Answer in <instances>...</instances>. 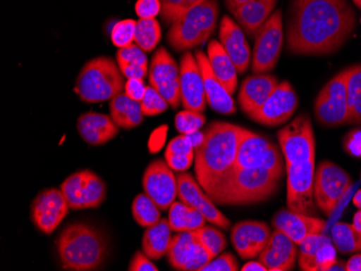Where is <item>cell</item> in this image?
Wrapping results in <instances>:
<instances>
[{
    "label": "cell",
    "mask_w": 361,
    "mask_h": 271,
    "mask_svg": "<svg viewBox=\"0 0 361 271\" xmlns=\"http://www.w3.org/2000/svg\"><path fill=\"white\" fill-rule=\"evenodd\" d=\"M70 211L62 190L49 188L38 194L32 204V220L46 234H51Z\"/></svg>",
    "instance_id": "15"
},
{
    "label": "cell",
    "mask_w": 361,
    "mask_h": 271,
    "mask_svg": "<svg viewBox=\"0 0 361 271\" xmlns=\"http://www.w3.org/2000/svg\"><path fill=\"white\" fill-rule=\"evenodd\" d=\"M252 52V72L265 74L277 66L283 46V13L281 10L273 12L255 35Z\"/></svg>",
    "instance_id": "8"
},
{
    "label": "cell",
    "mask_w": 361,
    "mask_h": 271,
    "mask_svg": "<svg viewBox=\"0 0 361 271\" xmlns=\"http://www.w3.org/2000/svg\"><path fill=\"white\" fill-rule=\"evenodd\" d=\"M271 234V228L265 222L243 220L233 227L231 239L243 260H253L264 250Z\"/></svg>",
    "instance_id": "19"
},
{
    "label": "cell",
    "mask_w": 361,
    "mask_h": 271,
    "mask_svg": "<svg viewBox=\"0 0 361 271\" xmlns=\"http://www.w3.org/2000/svg\"><path fill=\"white\" fill-rule=\"evenodd\" d=\"M336 260V248L332 242L322 246L312 258L299 262V266L304 271H328Z\"/></svg>",
    "instance_id": "39"
},
{
    "label": "cell",
    "mask_w": 361,
    "mask_h": 271,
    "mask_svg": "<svg viewBox=\"0 0 361 271\" xmlns=\"http://www.w3.org/2000/svg\"><path fill=\"white\" fill-rule=\"evenodd\" d=\"M160 11V0H137L135 4V13L140 19H155Z\"/></svg>",
    "instance_id": "48"
},
{
    "label": "cell",
    "mask_w": 361,
    "mask_h": 271,
    "mask_svg": "<svg viewBox=\"0 0 361 271\" xmlns=\"http://www.w3.org/2000/svg\"><path fill=\"white\" fill-rule=\"evenodd\" d=\"M343 149L352 157L361 158V129L350 130L344 137Z\"/></svg>",
    "instance_id": "49"
},
{
    "label": "cell",
    "mask_w": 361,
    "mask_h": 271,
    "mask_svg": "<svg viewBox=\"0 0 361 271\" xmlns=\"http://www.w3.org/2000/svg\"><path fill=\"white\" fill-rule=\"evenodd\" d=\"M262 167L271 172L277 179H283L285 172L287 173L286 163H283V157L277 145L271 143L267 153H265L264 160L262 163Z\"/></svg>",
    "instance_id": "43"
},
{
    "label": "cell",
    "mask_w": 361,
    "mask_h": 271,
    "mask_svg": "<svg viewBox=\"0 0 361 271\" xmlns=\"http://www.w3.org/2000/svg\"><path fill=\"white\" fill-rule=\"evenodd\" d=\"M277 77L255 74L243 80L238 94L241 111L250 117L267 103L271 93L277 88Z\"/></svg>",
    "instance_id": "23"
},
{
    "label": "cell",
    "mask_w": 361,
    "mask_h": 271,
    "mask_svg": "<svg viewBox=\"0 0 361 271\" xmlns=\"http://www.w3.org/2000/svg\"><path fill=\"white\" fill-rule=\"evenodd\" d=\"M169 104L166 99L153 87L146 88L145 95L141 101L142 113L144 116H157L167 111Z\"/></svg>",
    "instance_id": "42"
},
{
    "label": "cell",
    "mask_w": 361,
    "mask_h": 271,
    "mask_svg": "<svg viewBox=\"0 0 361 271\" xmlns=\"http://www.w3.org/2000/svg\"><path fill=\"white\" fill-rule=\"evenodd\" d=\"M348 101L350 123L361 125V64L348 68Z\"/></svg>",
    "instance_id": "34"
},
{
    "label": "cell",
    "mask_w": 361,
    "mask_h": 271,
    "mask_svg": "<svg viewBox=\"0 0 361 271\" xmlns=\"http://www.w3.org/2000/svg\"><path fill=\"white\" fill-rule=\"evenodd\" d=\"M348 68L341 70L318 93L314 113L320 125L338 127L350 123L348 101Z\"/></svg>",
    "instance_id": "7"
},
{
    "label": "cell",
    "mask_w": 361,
    "mask_h": 271,
    "mask_svg": "<svg viewBox=\"0 0 361 271\" xmlns=\"http://www.w3.org/2000/svg\"></svg>",
    "instance_id": "62"
},
{
    "label": "cell",
    "mask_w": 361,
    "mask_h": 271,
    "mask_svg": "<svg viewBox=\"0 0 361 271\" xmlns=\"http://www.w3.org/2000/svg\"><path fill=\"white\" fill-rule=\"evenodd\" d=\"M353 225L361 232V209H359V211L357 212L354 215V222H353Z\"/></svg>",
    "instance_id": "58"
},
{
    "label": "cell",
    "mask_w": 361,
    "mask_h": 271,
    "mask_svg": "<svg viewBox=\"0 0 361 271\" xmlns=\"http://www.w3.org/2000/svg\"><path fill=\"white\" fill-rule=\"evenodd\" d=\"M170 227L173 232H195L204 226L206 218L192 206L182 201H174L170 206L169 216Z\"/></svg>",
    "instance_id": "31"
},
{
    "label": "cell",
    "mask_w": 361,
    "mask_h": 271,
    "mask_svg": "<svg viewBox=\"0 0 361 271\" xmlns=\"http://www.w3.org/2000/svg\"><path fill=\"white\" fill-rule=\"evenodd\" d=\"M70 209H97L106 199V185L90 170L75 172L61 185Z\"/></svg>",
    "instance_id": "11"
},
{
    "label": "cell",
    "mask_w": 361,
    "mask_h": 271,
    "mask_svg": "<svg viewBox=\"0 0 361 271\" xmlns=\"http://www.w3.org/2000/svg\"><path fill=\"white\" fill-rule=\"evenodd\" d=\"M125 84V76L118 64L109 56H97L81 68L74 91L84 102L101 103L123 92Z\"/></svg>",
    "instance_id": "5"
},
{
    "label": "cell",
    "mask_w": 361,
    "mask_h": 271,
    "mask_svg": "<svg viewBox=\"0 0 361 271\" xmlns=\"http://www.w3.org/2000/svg\"><path fill=\"white\" fill-rule=\"evenodd\" d=\"M286 165L315 159L316 143L310 117L301 114L277 133Z\"/></svg>",
    "instance_id": "10"
},
{
    "label": "cell",
    "mask_w": 361,
    "mask_h": 271,
    "mask_svg": "<svg viewBox=\"0 0 361 271\" xmlns=\"http://www.w3.org/2000/svg\"><path fill=\"white\" fill-rule=\"evenodd\" d=\"M332 242L341 254L361 252V232L348 222H336L332 228Z\"/></svg>",
    "instance_id": "33"
},
{
    "label": "cell",
    "mask_w": 361,
    "mask_h": 271,
    "mask_svg": "<svg viewBox=\"0 0 361 271\" xmlns=\"http://www.w3.org/2000/svg\"><path fill=\"white\" fill-rule=\"evenodd\" d=\"M207 56H208L213 74L216 75L219 82L223 84L229 94H234L238 86V78H237L238 72L222 44L218 40H211L208 44Z\"/></svg>",
    "instance_id": "28"
},
{
    "label": "cell",
    "mask_w": 361,
    "mask_h": 271,
    "mask_svg": "<svg viewBox=\"0 0 361 271\" xmlns=\"http://www.w3.org/2000/svg\"><path fill=\"white\" fill-rule=\"evenodd\" d=\"M220 44L234 63L239 74L248 70L251 63L250 44L245 38L243 28L228 15H224L220 24Z\"/></svg>",
    "instance_id": "20"
},
{
    "label": "cell",
    "mask_w": 361,
    "mask_h": 271,
    "mask_svg": "<svg viewBox=\"0 0 361 271\" xmlns=\"http://www.w3.org/2000/svg\"><path fill=\"white\" fill-rule=\"evenodd\" d=\"M62 267L68 270L91 271L102 266L106 241L95 228L76 222L64 228L56 241Z\"/></svg>",
    "instance_id": "3"
},
{
    "label": "cell",
    "mask_w": 361,
    "mask_h": 271,
    "mask_svg": "<svg viewBox=\"0 0 361 271\" xmlns=\"http://www.w3.org/2000/svg\"><path fill=\"white\" fill-rule=\"evenodd\" d=\"M271 143V141H269L267 137L245 129L240 141H239L236 161H235L232 172L262 167L265 153H267Z\"/></svg>",
    "instance_id": "26"
},
{
    "label": "cell",
    "mask_w": 361,
    "mask_h": 271,
    "mask_svg": "<svg viewBox=\"0 0 361 271\" xmlns=\"http://www.w3.org/2000/svg\"><path fill=\"white\" fill-rule=\"evenodd\" d=\"M195 58L200 64L204 91H206L207 102L210 105L211 108L223 115L236 114L237 108L233 95L227 92L226 89L219 82L216 75L213 74L208 56L198 50L195 52Z\"/></svg>",
    "instance_id": "24"
},
{
    "label": "cell",
    "mask_w": 361,
    "mask_h": 271,
    "mask_svg": "<svg viewBox=\"0 0 361 271\" xmlns=\"http://www.w3.org/2000/svg\"><path fill=\"white\" fill-rule=\"evenodd\" d=\"M252 0H225V6L231 13L238 9L241 6L250 3Z\"/></svg>",
    "instance_id": "55"
},
{
    "label": "cell",
    "mask_w": 361,
    "mask_h": 271,
    "mask_svg": "<svg viewBox=\"0 0 361 271\" xmlns=\"http://www.w3.org/2000/svg\"><path fill=\"white\" fill-rule=\"evenodd\" d=\"M353 202H354L355 206H356L358 209H361V189L357 191L356 195L353 198Z\"/></svg>",
    "instance_id": "59"
},
{
    "label": "cell",
    "mask_w": 361,
    "mask_h": 271,
    "mask_svg": "<svg viewBox=\"0 0 361 271\" xmlns=\"http://www.w3.org/2000/svg\"><path fill=\"white\" fill-rule=\"evenodd\" d=\"M273 226L287 234L295 244H301L304 239L312 234H322L326 222L313 216L295 213L289 209H281L274 215Z\"/></svg>",
    "instance_id": "22"
},
{
    "label": "cell",
    "mask_w": 361,
    "mask_h": 271,
    "mask_svg": "<svg viewBox=\"0 0 361 271\" xmlns=\"http://www.w3.org/2000/svg\"><path fill=\"white\" fill-rule=\"evenodd\" d=\"M161 39V27L156 19H140L135 28V44L146 53L154 51Z\"/></svg>",
    "instance_id": "36"
},
{
    "label": "cell",
    "mask_w": 361,
    "mask_h": 271,
    "mask_svg": "<svg viewBox=\"0 0 361 271\" xmlns=\"http://www.w3.org/2000/svg\"><path fill=\"white\" fill-rule=\"evenodd\" d=\"M286 168L288 209L304 215H314L316 212L314 199L315 159L286 165Z\"/></svg>",
    "instance_id": "12"
},
{
    "label": "cell",
    "mask_w": 361,
    "mask_h": 271,
    "mask_svg": "<svg viewBox=\"0 0 361 271\" xmlns=\"http://www.w3.org/2000/svg\"><path fill=\"white\" fill-rule=\"evenodd\" d=\"M241 271H267V267L262 264L259 260L257 262H249L240 269Z\"/></svg>",
    "instance_id": "56"
},
{
    "label": "cell",
    "mask_w": 361,
    "mask_h": 271,
    "mask_svg": "<svg viewBox=\"0 0 361 271\" xmlns=\"http://www.w3.org/2000/svg\"><path fill=\"white\" fill-rule=\"evenodd\" d=\"M174 122H176V130L180 134H190L200 131L204 127L206 123V117L202 115V113L184 109L176 115Z\"/></svg>",
    "instance_id": "40"
},
{
    "label": "cell",
    "mask_w": 361,
    "mask_h": 271,
    "mask_svg": "<svg viewBox=\"0 0 361 271\" xmlns=\"http://www.w3.org/2000/svg\"><path fill=\"white\" fill-rule=\"evenodd\" d=\"M353 3H354L359 9H361V0H353Z\"/></svg>",
    "instance_id": "60"
},
{
    "label": "cell",
    "mask_w": 361,
    "mask_h": 271,
    "mask_svg": "<svg viewBox=\"0 0 361 271\" xmlns=\"http://www.w3.org/2000/svg\"><path fill=\"white\" fill-rule=\"evenodd\" d=\"M352 186L350 174L331 161H322L315 172L314 199L318 209L330 216Z\"/></svg>",
    "instance_id": "9"
},
{
    "label": "cell",
    "mask_w": 361,
    "mask_h": 271,
    "mask_svg": "<svg viewBox=\"0 0 361 271\" xmlns=\"http://www.w3.org/2000/svg\"><path fill=\"white\" fill-rule=\"evenodd\" d=\"M360 21H361V20H360Z\"/></svg>",
    "instance_id": "61"
},
{
    "label": "cell",
    "mask_w": 361,
    "mask_h": 271,
    "mask_svg": "<svg viewBox=\"0 0 361 271\" xmlns=\"http://www.w3.org/2000/svg\"><path fill=\"white\" fill-rule=\"evenodd\" d=\"M109 114L114 122L121 129L130 130L143 122L141 102L130 99L125 92L119 93L109 103Z\"/></svg>",
    "instance_id": "29"
},
{
    "label": "cell",
    "mask_w": 361,
    "mask_h": 271,
    "mask_svg": "<svg viewBox=\"0 0 361 271\" xmlns=\"http://www.w3.org/2000/svg\"><path fill=\"white\" fill-rule=\"evenodd\" d=\"M213 258H214L211 255V253L198 242L194 252L190 255V260L184 266L183 271H202V269L207 264H209Z\"/></svg>",
    "instance_id": "45"
},
{
    "label": "cell",
    "mask_w": 361,
    "mask_h": 271,
    "mask_svg": "<svg viewBox=\"0 0 361 271\" xmlns=\"http://www.w3.org/2000/svg\"><path fill=\"white\" fill-rule=\"evenodd\" d=\"M298 105L299 99L293 87L289 82H283L278 84L267 103L249 118L259 125L277 127L287 122L293 116Z\"/></svg>",
    "instance_id": "17"
},
{
    "label": "cell",
    "mask_w": 361,
    "mask_h": 271,
    "mask_svg": "<svg viewBox=\"0 0 361 271\" xmlns=\"http://www.w3.org/2000/svg\"><path fill=\"white\" fill-rule=\"evenodd\" d=\"M166 163L174 171L184 172L190 169L195 155H174V153H165Z\"/></svg>",
    "instance_id": "51"
},
{
    "label": "cell",
    "mask_w": 361,
    "mask_h": 271,
    "mask_svg": "<svg viewBox=\"0 0 361 271\" xmlns=\"http://www.w3.org/2000/svg\"><path fill=\"white\" fill-rule=\"evenodd\" d=\"M171 230L167 218H161L157 224L145 230L142 239V248L151 260H159L167 255L171 244Z\"/></svg>",
    "instance_id": "30"
},
{
    "label": "cell",
    "mask_w": 361,
    "mask_h": 271,
    "mask_svg": "<svg viewBox=\"0 0 361 271\" xmlns=\"http://www.w3.org/2000/svg\"><path fill=\"white\" fill-rule=\"evenodd\" d=\"M263 167L232 172L209 197L224 206H248L269 199L277 191L279 182Z\"/></svg>",
    "instance_id": "4"
},
{
    "label": "cell",
    "mask_w": 361,
    "mask_h": 271,
    "mask_svg": "<svg viewBox=\"0 0 361 271\" xmlns=\"http://www.w3.org/2000/svg\"><path fill=\"white\" fill-rule=\"evenodd\" d=\"M197 244L198 241L194 232H178V234L172 237L171 244L167 252L170 266L176 270L183 271L184 266L190 260Z\"/></svg>",
    "instance_id": "32"
},
{
    "label": "cell",
    "mask_w": 361,
    "mask_h": 271,
    "mask_svg": "<svg viewBox=\"0 0 361 271\" xmlns=\"http://www.w3.org/2000/svg\"><path fill=\"white\" fill-rule=\"evenodd\" d=\"M143 189L161 211L170 209L178 196V181L166 160L157 159L146 168Z\"/></svg>",
    "instance_id": "14"
},
{
    "label": "cell",
    "mask_w": 361,
    "mask_h": 271,
    "mask_svg": "<svg viewBox=\"0 0 361 271\" xmlns=\"http://www.w3.org/2000/svg\"><path fill=\"white\" fill-rule=\"evenodd\" d=\"M239 270L238 263L232 253H224L219 258H214L207 264L202 271H237Z\"/></svg>",
    "instance_id": "46"
},
{
    "label": "cell",
    "mask_w": 361,
    "mask_h": 271,
    "mask_svg": "<svg viewBox=\"0 0 361 271\" xmlns=\"http://www.w3.org/2000/svg\"><path fill=\"white\" fill-rule=\"evenodd\" d=\"M117 64H118L119 68H121L125 78L144 79L147 76L149 68H142V66L139 65H133V64H126V63H117Z\"/></svg>",
    "instance_id": "53"
},
{
    "label": "cell",
    "mask_w": 361,
    "mask_h": 271,
    "mask_svg": "<svg viewBox=\"0 0 361 271\" xmlns=\"http://www.w3.org/2000/svg\"><path fill=\"white\" fill-rule=\"evenodd\" d=\"M297 255V244L287 234L275 229L259 255V260L269 271H289L295 266Z\"/></svg>",
    "instance_id": "21"
},
{
    "label": "cell",
    "mask_w": 361,
    "mask_h": 271,
    "mask_svg": "<svg viewBox=\"0 0 361 271\" xmlns=\"http://www.w3.org/2000/svg\"><path fill=\"white\" fill-rule=\"evenodd\" d=\"M77 130L81 139L89 145H104L116 137L119 127L114 122L111 116L101 113L88 111L81 115L77 120Z\"/></svg>",
    "instance_id": "25"
},
{
    "label": "cell",
    "mask_w": 361,
    "mask_h": 271,
    "mask_svg": "<svg viewBox=\"0 0 361 271\" xmlns=\"http://www.w3.org/2000/svg\"><path fill=\"white\" fill-rule=\"evenodd\" d=\"M195 147L192 145L190 137L188 134H180V137H174L165 153H174V155H195Z\"/></svg>",
    "instance_id": "47"
},
{
    "label": "cell",
    "mask_w": 361,
    "mask_h": 271,
    "mask_svg": "<svg viewBox=\"0 0 361 271\" xmlns=\"http://www.w3.org/2000/svg\"><path fill=\"white\" fill-rule=\"evenodd\" d=\"M178 181V196L180 201L192 206L197 211H200L208 222L213 225L228 230L231 222L228 218L216 209V204L211 200L202 186L190 173L178 172L176 174Z\"/></svg>",
    "instance_id": "16"
},
{
    "label": "cell",
    "mask_w": 361,
    "mask_h": 271,
    "mask_svg": "<svg viewBox=\"0 0 361 271\" xmlns=\"http://www.w3.org/2000/svg\"><path fill=\"white\" fill-rule=\"evenodd\" d=\"M328 271H346V264L342 260H336Z\"/></svg>",
    "instance_id": "57"
},
{
    "label": "cell",
    "mask_w": 361,
    "mask_h": 271,
    "mask_svg": "<svg viewBox=\"0 0 361 271\" xmlns=\"http://www.w3.org/2000/svg\"><path fill=\"white\" fill-rule=\"evenodd\" d=\"M149 84L166 99L171 108L180 104V68L173 56L161 46L154 54L149 68Z\"/></svg>",
    "instance_id": "13"
},
{
    "label": "cell",
    "mask_w": 361,
    "mask_h": 271,
    "mask_svg": "<svg viewBox=\"0 0 361 271\" xmlns=\"http://www.w3.org/2000/svg\"><path fill=\"white\" fill-rule=\"evenodd\" d=\"M204 1L207 0H160V4H161L160 18L166 24L171 25L174 21L180 19L186 12Z\"/></svg>",
    "instance_id": "38"
},
{
    "label": "cell",
    "mask_w": 361,
    "mask_h": 271,
    "mask_svg": "<svg viewBox=\"0 0 361 271\" xmlns=\"http://www.w3.org/2000/svg\"><path fill=\"white\" fill-rule=\"evenodd\" d=\"M356 27L348 0H291L287 48L298 56H328L348 42Z\"/></svg>",
    "instance_id": "1"
},
{
    "label": "cell",
    "mask_w": 361,
    "mask_h": 271,
    "mask_svg": "<svg viewBox=\"0 0 361 271\" xmlns=\"http://www.w3.org/2000/svg\"><path fill=\"white\" fill-rule=\"evenodd\" d=\"M180 104L184 109L204 113L208 103L204 80L200 64L190 51L185 52L180 58Z\"/></svg>",
    "instance_id": "18"
},
{
    "label": "cell",
    "mask_w": 361,
    "mask_h": 271,
    "mask_svg": "<svg viewBox=\"0 0 361 271\" xmlns=\"http://www.w3.org/2000/svg\"><path fill=\"white\" fill-rule=\"evenodd\" d=\"M346 271H361V255H354L346 263Z\"/></svg>",
    "instance_id": "54"
},
{
    "label": "cell",
    "mask_w": 361,
    "mask_h": 271,
    "mask_svg": "<svg viewBox=\"0 0 361 271\" xmlns=\"http://www.w3.org/2000/svg\"><path fill=\"white\" fill-rule=\"evenodd\" d=\"M129 271H158V267L152 262L151 258L144 252L137 251L133 258H131L129 266Z\"/></svg>",
    "instance_id": "50"
},
{
    "label": "cell",
    "mask_w": 361,
    "mask_h": 271,
    "mask_svg": "<svg viewBox=\"0 0 361 271\" xmlns=\"http://www.w3.org/2000/svg\"><path fill=\"white\" fill-rule=\"evenodd\" d=\"M160 211L159 206L145 193L140 194L133 200V218L141 227H151L157 224L161 220Z\"/></svg>",
    "instance_id": "35"
},
{
    "label": "cell",
    "mask_w": 361,
    "mask_h": 271,
    "mask_svg": "<svg viewBox=\"0 0 361 271\" xmlns=\"http://www.w3.org/2000/svg\"><path fill=\"white\" fill-rule=\"evenodd\" d=\"M137 21L133 19H126L117 22L111 30V38L114 46L118 49L133 44L135 38Z\"/></svg>",
    "instance_id": "41"
},
{
    "label": "cell",
    "mask_w": 361,
    "mask_h": 271,
    "mask_svg": "<svg viewBox=\"0 0 361 271\" xmlns=\"http://www.w3.org/2000/svg\"><path fill=\"white\" fill-rule=\"evenodd\" d=\"M277 0H252L233 12L239 26L249 37H255L259 28L269 20Z\"/></svg>",
    "instance_id": "27"
},
{
    "label": "cell",
    "mask_w": 361,
    "mask_h": 271,
    "mask_svg": "<svg viewBox=\"0 0 361 271\" xmlns=\"http://www.w3.org/2000/svg\"><path fill=\"white\" fill-rule=\"evenodd\" d=\"M243 130L224 121H213L204 130L202 144L195 149V173L207 195L232 172Z\"/></svg>",
    "instance_id": "2"
},
{
    "label": "cell",
    "mask_w": 361,
    "mask_h": 271,
    "mask_svg": "<svg viewBox=\"0 0 361 271\" xmlns=\"http://www.w3.org/2000/svg\"><path fill=\"white\" fill-rule=\"evenodd\" d=\"M218 0H207L186 12L170 25L167 40L176 51H185L202 44L212 36L218 25Z\"/></svg>",
    "instance_id": "6"
},
{
    "label": "cell",
    "mask_w": 361,
    "mask_h": 271,
    "mask_svg": "<svg viewBox=\"0 0 361 271\" xmlns=\"http://www.w3.org/2000/svg\"><path fill=\"white\" fill-rule=\"evenodd\" d=\"M194 234L196 237L197 241L200 242L204 248H206L211 253L213 258H216L226 248V237L216 227L202 226L200 229L195 230Z\"/></svg>",
    "instance_id": "37"
},
{
    "label": "cell",
    "mask_w": 361,
    "mask_h": 271,
    "mask_svg": "<svg viewBox=\"0 0 361 271\" xmlns=\"http://www.w3.org/2000/svg\"><path fill=\"white\" fill-rule=\"evenodd\" d=\"M146 88L144 79L133 78L128 79L125 84V93L133 100L141 102L145 95Z\"/></svg>",
    "instance_id": "52"
},
{
    "label": "cell",
    "mask_w": 361,
    "mask_h": 271,
    "mask_svg": "<svg viewBox=\"0 0 361 271\" xmlns=\"http://www.w3.org/2000/svg\"><path fill=\"white\" fill-rule=\"evenodd\" d=\"M116 60L117 63H126V64H133V65L149 68V60L146 56V52H144L137 44H130V46L118 49L116 53Z\"/></svg>",
    "instance_id": "44"
}]
</instances>
